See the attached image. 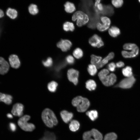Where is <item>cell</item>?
Instances as JSON below:
<instances>
[{"label":"cell","instance_id":"c3c4849f","mask_svg":"<svg viewBox=\"0 0 140 140\" xmlns=\"http://www.w3.org/2000/svg\"><path fill=\"white\" fill-rule=\"evenodd\" d=\"M140 3V0L138 1Z\"/></svg>","mask_w":140,"mask_h":140},{"label":"cell","instance_id":"f6af8a7d","mask_svg":"<svg viewBox=\"0 0 140 140\" xmlns=\"http://www.w3.org/2000/svg\"><path fill=\"white\" fill-rule=\"evenodd\" d=\"M1 31H2V28H1V25H0V36L1 33Z\"/></svg>","mask_w":140,"mask_h":140},{"label":"cell","instance_id":"7c38bea8","mask_svg":"<svg viewBox=\"0 0 140 140\" xmlns=\"http://www.w3.org/2000/svg\"><path fill=\"white\" fill-rule=\"evenodd\" d=\"M72 45V42L68 39H61L57 44V47L63 52H66L69 50Z\"/></svg>","mask_w":140,"mask_h":140},{"label":"cell","instance_id":"484cf974","mask_svg":"<svg viewBox=\"0 0 140 140\" xmlns=\"http://www.w3.org/2000/svg\"><path fill=\"white\" fill-rule=\"evenodd\" d=\"M122 72L123 75L125 77H129L132 76V68L130 66H127L123 68Z\"/></svg>","mask_w":140,"mask_h":140},{"label":"cell","instance_id":"60d3db41","mask_svg":"<svg viewBox=\"0 0 140 140\" xmlns=\"http://www.w3.org/2000/svg\"><path fill=\"white\" fill-rule=\"evenodd\" d=\"M105 64H104L102 62V60L98 64L96 65L95 66H96L97 68L100 69L103 67Z\"/></svg>","mask_w":140,"mask_h":140},{"label":"cell","instance_id":"7dc6e473","mask_svg":"<svg viewBox=\"0 0 140 140\" xmlns=\"http://www.w3.org/2000/svg\"><path fill=\"white\" fill-rule=\"evenodd\" d=\"M137 140H140V138L138 139Z\"/></svg>","mask_w":140,"mask_h":140},{"label":"cell","instance_id":"3957f363","mask_svg":"<svg viewBox=\"0 0 140 140\" xmlns=\"http://www.w3.org/2000/svg\"><path fill=\"white\" fill-rule=\"evenodd\" d=\"M72 103L74 106L76 107L77 111L80 112L86 111L90 105L89 100L81 96H78L74 98Z\"/></svg>","mask_w":140,"mask_h":140},{"label":"cell","instance_id":"1f68e13d","mask_svg":"<svg viewBox=\"0 0 140 140\" xmlns=\"http://www.w3.org/2000/svg\"><path fill=\"white\" fill-rule=\"evenodd\" d=\"M117 138V135L115 133L110 132L105 136L103 140H116Z\"/></svg>","mask_w":140,"mask_h":140},{"label":"cell","instance_id":"277c9868","mask_svg":"<svg viewBox=\"0 0 140 140\" xmlns=\"http://www.w3.org/2000/svg\"><path fill=\"white\" fill-rule=\"evenodd\" d=\"M123 49L127 51H123L121 53L122 56L125 58H134L137 56L139 53V48L135 44L128 43L124 44L123 46Z\"/></svg>","mask_w":140,"mask_h":140},{"label":"cell","instance_id":"6da1fadb","mask_svg":"<svg viewBox=\"0 0 140 140\" xmlns=\"http://www.w3.org/2000/svg\"><path fill=\"white\" fill-rule=\"evenodd\" d=\"M41 118L45 125L51 128L58 123L57 118L53 111L49 108H46L43 111Z\"/></svg>","mask_w":140,"mask_h":140},{"label":"cell","instance_id":"9a60e30c","mask_svg":"<svg viewBox=\"0 0 140 140\" xmlns=\"http://www.w3.org/2000/svg\"><path fill=\"white\" fill-rule=\"evenodd\" d=\"M9 65L8 63L3 57H0V74L4 75L9 70Z\"/></svg>","mask_w":140,"mask_h":140},{"label":"cell","instance_id":"e0dca14e","mask_svg":"<svg viewBox=\"0 0 140 140\" xmlns=\"http://www.w3.org/2000/svg\"><path fill=\"white\" fill-rule=\"evenodd\" d=\"M12 97L10 95L0 92V102H3L8 105H10L12 102Z\"/></svg>","mask_w":140,"mask_h":140},{"label":"cell","instance_id":"8d00e7d4","mask_svg":"<svg viewBox=\"0 0 140 140\" xmlns=\"http://www.w3.org/2000/svg\"><path fill=\"white\" fill-rule=\"evenodd\" d=\"M116 67L115 63L113 62H112L108 65L107 67L109 71L113 72L115 71Z\"/></svg>","mask_w":140,"mask_h":140},{"label":"cell","instance_id":"d6a6232c","mask_svg":"<svg viewBox=\"0 0 140 140\" xmlns=\"http://www.w3.org/2000/svg\"><path fill=\"white\" fill-rule=\"evenodd\" d=\"M114 55V52H110L107 56L102 60V62L105 64H107L109 60L113 59Z\"/></svg>","mask_w":140,"mask_h":140},{"label":"cell","instance_id":"f35d334b","mask_svg":"<svg viewBox=\"0 0 140 140\" xmlns=\"http://www.w3.org/2000/svg\"><path fill=\"white\" fill-rule=\"evenodd\" d=\"M96 8L99 11H102L104 9L103 4L101 2L97 5Z\"/></svg>","mask_w":140,"mask_h":140},{"label":"cell","instance_id":"74e56055","mask_svg":"<svg viewBox=\"0 0 140 140\" xmlns=\"http://www.w3.org/2000/svg\"><path fill=\"white\" fill-rule=\"evenodd\" d=\"M9 127L10 130L12 132L16 131L17 127L16 124L13 122H10L9 124Z\"/></svg>","mask_w":140,"mask_h":140},{"label":"cell","instance_id":"d590c367","mask_svg":"<svg viewBox=\"0 0 140 140\" xmlns=\"http://www.w3.org/2000/svg\"><path fill=\"white\" fill-rule=\"evenodd\" d=\"M65 60L66 62L69 64L73 65L75 63V59L72 55H69L67 56Z\"/></svg>","mask_w":140,"mask_h":140},{"label":"cell","instance_id":"ab89813d","mask_svg":"<svg viewBox=\"0 0 140 140\" xmlns=\"http://www.w3.org/2000/svg\"><path fill=\"white\" fill-rule=\"evenodd\" d=\"M124 65V63L122 61L118 62L116 64V66L117 68H121L123 67Z\"/></svg>","mask_w":140,"mask_h":140},{"label":"cell","instance_id":"b9f144b4","mask_svg":"<svg viewBox=\"0 0 140 140\" xmlns=\"http://www.w3.org/2000/svg\"><path fill=\"white\" fill-rule=\"evenodd\" d=\"M101 0H96L95 1L94 3V6L95 7H96L97 5L101 3Z\"/></svg>","mask_w":140,"mask_h":140},{"label":"cell","instance_id":"5bb4252c","mask_svg":"<svg viewBox=\"0 0 140 140\" xmlns=\"http://www.w3.org/2000/svg\"><path fill=\"white\" fill-rule=\"evenodd\" d=\"M9 60L11 66L14 68H18L20 66V63L18 56L14 54L9 56Z\"/></svg>","mask_w":140,"mask_h":140},{"label":"cell","instance_id":"44dd1931","mask_svg":"<svg viewBox=\"0 0 140 140\" xmlns=\"http://www.w3.org/2000/svg\"><path fill=\"white\" fill-rule=\"evenodd\" d=\"M86 87L89 91L94 90L96 88V83L93 80L89 79L86 82Z\"/></svg>","mask_w":140,"mask_h":140},{"label":"cell","instance_id":"e575fe53","mask_svg":"<svg viewBox=\"0 0 140 140\" xmlns=\"http://www.w3.org/2000/svg\"><path fill=\"white\" fill-rule=\"evenodd\" d=\"M53 60L51 58H48L45 61H43L42 63L45 67H49L51 66L53 64Z\"/></svg>","mask_w":140,"mask_h":140},{"label":"cell","instance_id":"30bf717a","mask_svg":"<svg viewBox=\"0 0 140 140\" xmlns=\"http://www.w3.org/2000/svg\"><path fill=\"white\" fill-rule=\"evenodd\" d=\"M136 81L134 76L127 77L122 79L115 87L123 89H128L131 88Z\"/></svg>","mask_w":140,"mask_h":140},{"label":"cell","instance_id":"7bdbcfd3","mask_svg":"<svg viewBox=\"0 0 140 140\" xmlns=\"http://www.w3.org/2000/svg\"><path fill=\"white\" fill-rule=\"evenodd\" d=\"M6 116L9 118L12 119L13 118V115L11 113H9L7 114Z\"/></svg>","mask_w":140,"mask_h":140},{"label":"cell","instance_id":"2e32d148","mask_svg":"<svg viewBox=\"0 0 140 140\" xmlns=\"http://www.w3.org/2000/svg\"><path fill=\"white\" fill-rule=\"evenodd\" d=\"M60 115L63 121L66 123L69 122L73 117V114L72 113L69 112L66 110L61 111Z\"/></svg>","mask_w":140,"mask_h":140},{"label":"cell","instance_id":"8992f818","mask_svg":"<svg viewBox=\"0 0 140 140\" xmlns=\"http://www.w3.org/2000/svg\"><path fill=\"white\" fill-rule=\"evenodd\" d=\"M30 116L25 115L21 117L18 121V124L23 130L26 131H32L35 129L34 125L27 121L30 119Z\"/></svg>","mask_w":140,"mask_h":140},{"label":"cell","instance_id":"bcb514c9","mask_svg":"<svg viewBox=\"0 0 140 140\" xmlns=\"http://www.w3.org/2000/svg\"><path fill=\"white\" fill-rule=\"evenodd\" d=\"M39 140H44L43 138L40 139Z\"/></svg>","mask_w":140,"mask_h":140},{"label":"cell","instance_id":"7a4b0ae2","mask_svg":"<svg viewBox=\"0 0 140 140\" xmlns=\"http://www.w3.org/2000/svg\"><path fill=\"white\" fill-rule=\"evenodd\" d=\"M108 70L104 69L102 70L98 74L99 78L102 83L106 86L113 85L116 81L117 77L116 75L111 73L109 75Z\"/></svg>","mask_w":140,"mask_h":140},{"label":"cell","instance_id":"8fae6325","mask_svg":"<svg viewBox=\"0 0 140 140\" xmlns=\"http://www.w3.org/2000/svg\"><path fill=\"white\" fill-rule=\"evenodd\" d=\"M79 74L78 70L73 68L70 69L67 72L68 78L69 81L76 85L78 83Z\"/></svg>","mask_w":140,"mask_h":140},{"label":"cell","instance_id":"d4e9b609","mask_svg":"<svg viewBox=\"0 0 140 140\" xmlns=\"http://www.w3.org/2000/svg\"><path fill=\"white\" fill-rule=\"evenodd\" d=\"M82 50L79 47H77L74 49L73 52L74 57L76 58L79 59L81 58L83 55Z\"/></svg>","mask_w":140,"mask_h":140},{"label":"cell","instance_id":"5b68a950","mask_svg":"<svg viewBox=\"0 0 140 140\" xmlns=\"http://www.w3.org/2000/svg\"><path fill=\"white\" fill-rule=\"evenodd\" d=\"M72 19L73 22L76 21V25L78 27L84 26L89 21L88 15L82 11L79 10L75 12L72 16Z\"/></svg>","mask_w":140,"mask_h":140},{"label":"cell","instance_id":"ac0fdd59","mask_svg":"<svg viewBox=\"0 0 140 140\" xmlns=\"http://www.w3.org/2000/svg\"><path fill=\"white\" fill-rule=\"evenodd\" d=\"M108 33L112 37H117L121 33L120 29L115 26H112L108 29Z\"/></svg>","mask_w":140,"mask_h":140},{"label":"cell","instance_id":"cb8c5ba5","mask_svg":"<svg viewBox=\"0 0 140 140\" xmlns=\"http://www.w3.org/2000/svg\"><path fill=\"white\" fill-rule=\"evenodd\" d=\"M86 115L92 121L95 120L98 117V113L96 110H92L87 111Z\"/></svg>","mask_w":140,"mask_h":140},{"label":"cell","instance_id":"83f0119b","mask_svg":"<svg viewBox=\"0 0 140 140\" xmlns=\"http://www.w3.org/2000/svg\"><path fill=\"white\" fill-rule=\"evenodd\" d=\"M87 71L90 75L92 76H94L96 74L97 70L95 65L90 64L88 65Z\"/></svg>","mask_w":140,"mask_h":140},{"label":"cell","instance_id":"4316f807","mask_svg":"<svg viewBox=\"0 0 140 140\" xmlns=\"http://www.w3.org/2000/svg\"><path fill=\"white\" fill-rule=\"evenodd\" d=\"M44 140H56L55 135L53 132L49 131H46L45 132L44 137Z\"/></svg>","mask_w":140,"mask_h":140},{"label":"cell","instance_id":"ba28073f","mask_svg":"<svg viewBox=\"0 0 140 140\" xmlns=\"http://www.w3.org/2000/svg\"><path fill=\"white\" fill-rule=\"evenodd\" d=\"M101 22H98L96 24L97 29L101 32L106 31L109 28L111 24V20L108 17L102 16L100 18Z\"/></svg>","mask_w":140,"mask_h":140},{"label":"cell","instance_id":"836d02e7","mask_svg":"<svg viewBox=\"0 0 140 140\" xmlns=\"http://www.w3.org/2000/svg\"><path fill=\"white\" fill-rule=\"evenodd\" d=\"M111 2L114 7L118 8L122 6L123 3V0H112L111 1Z\"/></svg>","mask_w":140,"mask_h":140},{"label":"cell","instance_id":"603a6c76","mask_svg":"<svg viewBox=\"0 0 140 140\" xmlns=\"http://www.w3.org/2000/svg\"><path fill=\"white\" fill-rule=\"evenodd\" d=\"M6 15L12 19L16 18L17 16L18 12L15 9L11 8H8L6 11Z\"/></svg>","mask_w":140,"mask_h":140},{"label":"cell","instance_id":"d6986e66","mask_svg":"<svg viewBox=\"0 0 140 140\" xmlns=\"http://www.w3.org/2000/svg\"><path fill=\"white\" fill-rule=\"evenodd\" d=\"M65 10L67 13H72L75 12L76 8L75 4L72 2L67 1L64 5Z\"/></svg>","mask_w":140,"mask_h":140},{"label":"cell","instance_id":"ee69618b","mask_svg":"<svg viewBox=\"0 0 140 140\" xmlns=\"http://www.w3.org/2000/svg\"><path fill=\"white\" fill-rule=\"evenodd\" d=\"M4 15L3 11L0 9V18L3 17Z\"/></svg>","mask_w":140,"mask_h":140},{"label":"cell","instance_id":"ffe728a7","mask_svg":"<svg viewBox=\"0 0 140 140\" xmlns=\"http://www.w3.org/2000/svg\"><path fill=\"white\" fill-rule=\"evenodd\" d=\"M74 24L70 22H66L63 25V29L66 31L73 32L75 30V27Z\"/></svg>","mask_w":140,"mask_h":140},{"label":"cell","instance_id":"f546056e","mask_svg":"<svg viewBox=\"0 0 140 140\" xmlns=\"http://www.w3.org/2000/svg\"><path fill=\"white\" fill-rule=\"evenodd\" d=\"M58 85V84L57 82L52 81L48 83L47 88L50 91L52 92H54L57 89Z\"/></svg>","mask_w":140,"mask_h":140},{"label":"cell","instance_id":"52a82bcc","mask_svg":"<svg viewBox=\"0 0 140 140\" xmlns=\"http://www.w3.org/2000/svg\"><path fill=\"white\" fill-rule=\"evenodd\" d=\"M101 133L95 129L85 132L83 135V140H102Z\"/></svg>","mask_w":140,"mask_h":140},{"label":"cell","instance_id":"f1b7e54d","mask_svg":"<svg viewBox=\"0 0 140 140\" xmlns=\"http://www.w3.org/2000/svg\"><path fill=\"white\" fill-rule=\"evenodd\" d=\"M90 58L91 63L95 65L98 64L102 60V58L101 57L94 54L91 55Z\"/></svg>","mask_w":140,"mask_h":140},{"label":"cell","instance_id":"4fadbf2b","mask_svg":"<svg viewBox=\"0 0 140 140\" xmlns=\"http://www.w3.org/2000/svg\"><path fill=\"white\" fill-rule=\"evenodd\" d=\"M24 109V107L22 104L16 103L12 107L11 111L12 114L15 116L21 117L23 115Z\"/></svg>","mask_w":140,"mask_h":140},{"label":"cell","instance_id":"9c48e42d","mask_svg":"<svg viewBox=\"0 0 140 140\" xmlns=\"http://www.w3.org/2000/svg\"><path fill=\"white\" fill-rule=\"evenodd\" d=\"M88 43L92 47L98 48H100L104 45V43L101 37L96 34L90 37Z\"/></svg>","mask_w":140,"mask_h":140},{"label":"cell","instance_id":"7402d4cb","mask_svg":"<svg viewBox=\"0 0 140 140\" xmlns=\"http://www.w3.org/2000/svg\"><path fill=\"white\" fill-rule=\"evenodd\" d=\"M80 126V123L77 121L73 120L71 121L69 125V128L71 131L75 132L78 130Z\"/></svg>","mask_w":140,"mask_h":140},{"label":"cell","instance_id":"4dcf8cb0","mask_svg":"<svg viewBox=\"0 0 140 140\" xmlns=\"http://www.w3.org/2000/svg\"><path fill=\"white\" fill-rule=\"evenodd\" d=\"M29 12L31 14L35 15L38 12V10L37 5L34 4H31L29 7Z\"/></svg>","mask_w":140,"mask_h":140}]
</instances>
